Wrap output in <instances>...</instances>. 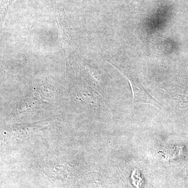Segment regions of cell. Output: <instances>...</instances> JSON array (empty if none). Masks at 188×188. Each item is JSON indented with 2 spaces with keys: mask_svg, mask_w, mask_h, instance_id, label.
Masks as SVG:
<instances>
[{
  "mask_svg": "<svg viewBox=\"0 0 188 188\" xmlns=\"http://www.w3.org/2000/svg\"><path fill=\"white\" fill-rule=\"evenodd\" d=\"M54 16L58 24L61 45L65 58L66 71L70 72L74 68L76 60L75 46L72 26L64 8L56 6L55 8Z\"/></svg>",
  "mask_w": 188,
  "mask_h": 188,
  "instance_id": "1",
  "label": "cell"
},
{
  "mask_svg": "<svg viewBox=\"0 0 188 188\" xmlns=\"http://www.w3.org/2000/svg\"><path fill=\"white\" fill-rule=\"evenodd\" d=\"M121 73L127 78L131 87L133 94V102L134 103H143L150 104L162 109L161 104L155 99L147 92L137 76L133 72L126 70L121 66L116 67Z\"/></svg>",
  "mask_w": 188,
  "mask_h": 188,
  "instance_id": "2",
  "label": "cell"
},
{
  "mask_svg": "<svg viewBox=\"0 0 188 188\" xmlns=\"http://www.w3.org/2000/svg\"><path fill=\"white\" fill-rule=\"evenodd\" d=\"M180 150L179 149L178 147L175 146L165 147L161 151L162 156L164 157L166 160H170L173 159L176 157H177L180 154Z\"/></svg>",
  "mask_w": 188,
  "mask_h": 188,
  "instance_id": "3",
  "label": "cell"
},
{
  "mask_svg": "<svg viewBox=\"0 0 188 188\" xmlns=\"http://www.w3.org/2000/svg\"><path fill=\"white\" fill-rule=\"evenodd\" d=\"M15 0H1V8H2V18L4 20L7 14L8 10L11 6L13 2Z\"/></svg>",
  "mask_w": 188,
  "mask_h": 188,
  "instance_id": "4",
  "label": "cell"
}]
</instances>
